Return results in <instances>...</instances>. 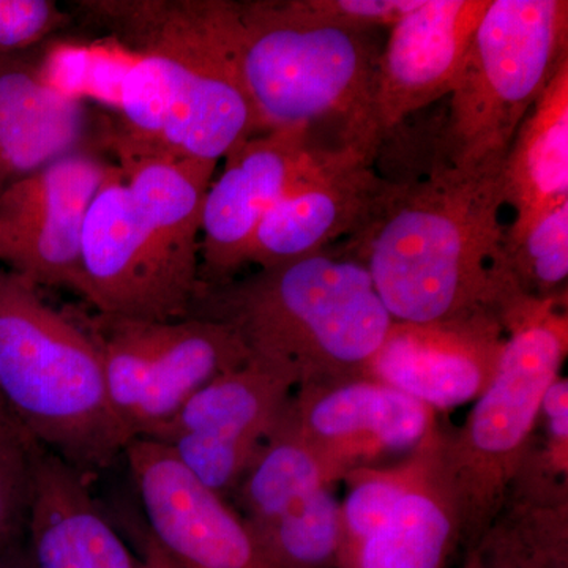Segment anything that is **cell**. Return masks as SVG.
<instances>
[{
	"label": "cell",
	"mask_w": 568,
	"mask_h": 568,
	"mask_svg": "<svg viewBox=\"0 0 568 568\" xmlns=\"http://www.w3.org/2000/svg\"><path fill=\"white\" fill-rule=\"evenodd\" d=\"M0 568H36L28 545L21 540L0 559Z\"/></svg>",
	"instance_id": "obj_31"
},
{
	"label": "cell",
	"mask_w": 568,
	"mask_h": 568,
	"mask_svg": "<svg viewBox=\"0 0 568 568\" xmlns=\"http://www.w3.org/2000/svg\"><path fill=\"white\" fill-rule=\"evenodd\" d=\"M297 387L286 369L250 357L201 388L166 425L141 439L170 447L201 485L231 496Z\"/></svg>",
	"instance_id": "obj_10"
},
{
	"label": "cell",
	"mask_w": 568,
	"mask_h": 568,
	"mask_svg": "<svg viewBox=\"0 0 568 568\" xmlns=\"http://www.w3.org/2000/svg\"><path fill=\"white\" fill-rule=\"evenodd\" d=\"M503 170H466L435 153L425 178L386 179L365 222L338 244L365 265L395 323L496 313Z\"/></svg>",
	"instance_id": "obj_2"
},
{
	"label": "cell",
	"mask_w": 568,
	"mask_h": 568,
	"mask_svg": "<svg viewBox=\"0 0 568 568\" xmlns=\"http://www.w3.org/2000/svg\"><path fill=\"white\" fill-rule=\"evenodd\" d=\"M142 559L140 560L141 568H170L168 567L166 560L160 555L159 549L153 547L151 540L144 538L142 540Z\"/></svg>",
	"instance_id": "obj_32"
},
{
	"label": "cell",
	"mask_w": 568,
	"mask_h": 568,
	"mask_svg": "<svg viewBox=\"0 0 568 568\" xmlns=\"http://www.w3.org/2000/svg\"><path fill=\"white\" fill-rule=\"evenodd\" d=\"M0 414H6L3 413L2 406H0Z\"/></svg>",
	"instance_id": "obj_33"
},
{
	"label": "cell",
	"mask_w": 568,
	"mask_h": 568,
	"mask_svg": "<svg viewBox=\"0 0 568 568\" xmlns=\"http://www.w3.org/2000/svg\"><path fill=\"white\" fill-rule=\"evenodd\" d=\"M104 144L119 162L85 215L77 293L106 315L189 317L204 197L219 163L152 151L119 130Z\"/></svg>",
	"instance_id": "obj_3"
},
{
	"label": "cell",
	"mask_w": 568,
	"mask_h": 568,
	"mask_svg": "<svg viewBox=\"0 0 568 568\" xmlns=\"http://www.w3.org/2000/svg\"><path fill=\"white\" fill-rule=\"evenodd\" d=\"M325 485L271 528L254 534L278 568H336L342 545V503Z\"/></svg>",
	"instance_id": "obj_24"
},
{
	"label": "cell",
	"mask_w": 568,
	"mask_h": 568,
	"mask_svg": "<svg viewBox=\"0 0 568 568\" xmlns=\"http://www.w3.org/2000/svg\"><path fill=\"white\" fill-rule=\"evenodd\" d=\"M540 418L545 422L544 444L537 446L547 465L552 470L568 474V381L558 376L548 387L540 407Z\"/></svg>",
	"instance_id": "obj_30"
},
{
	"label": "cell",
	"mask_w": 568,
	"mask_h": 568,
	"mask_svg": "<svg viewBox=\"0 0 568 568\" xmlns=\"http://www.w3.org/2000/svg\"><path fill=\"white\" fill-rule=\"evenodd\" d=\"M190 316L230 325L252 357L286 369L298 387L366 376L394 324L365 265L339 245L200 283Z\"/></svg>",
	"instance_id": "obj_4"
},
{
	"label": "cell",
	"mask_w": 568,
	"mask_h": 568,
	"mask_svg": "<svg viewBox=\"0 0 568 568\" xmlns=\"http://www.w3.org/2000/svg\"><path fill=\"white\" fill-rule=\"evenodd\" d=\"M503 189L515 220L568 203V61L519 123L504 160Z\"/></svg>",
	"instance_id": "obj_21"
},
{
	"label": "cell",
	"mask_w": 568,
	"mask_h": 568,
	"mask_svg": "<svg viewBox=\"0 0 568 568\" xmlns=\"http://www.w3.org/2000/svg\"><path fill=\"white\" fill-rule=\"evenodd\" d=\"M102 358L108 398L130 439L166 425L194 394L250 361L230 325L205 317H78Z\"/></svg>",
	"instance_id": "obj_9"
},
{
	"label": "cell",
	"mask_w": 568,
	"mask_h": 568,
	"mask_svg": "<svg viewBox=\"0 0 568 568\" xmlns=\"http://www.w3.org/2000/svg\"><path fill=\"white\" fill-rule=\"evenodd\" d=\"M91 145V111L80 97L52 85L20 55H0V194Z\"/></svg>",
	"instance_id": "obj_19"
},
{
	"label": "cell",
	"mask_w": 568,
	"mask_h": 568,
	"mask_svg": "<svg viewBox=\"0 0 568 568\" xmlns=\"http://www.w3.org/2000/svg\"><path fill=\"white\" fill-rule=\"evenodd\" d=\"M497 316L507 338L496 375L465 425L443 432V465L457 500L463 549L499 517L536 440L544 396L567 355L566 305L514 290L500 301Z\"/></svg>",
	"instance_id": "obj_7"
},
{
	"label": "cell",
	"mask_w": 568,
	"mask_h": 568,
	"mask_svg": "<svg viewBox=\"0 0 568 568\" xmlns=\"http://www.w3.org/2000/svg\"><path fill=\"white\" fill-rule=\"evenodd\" d=\"M463 549L457 500L443 465V429L405 495L368 538L336 568H447Z\"/></svg>",
	"instance_id": "obj_20"
},
{
	"label": "cell",
	"mask_w": 568,
	"mask_h": 568,
	"mask_svg": "<svg viewBox=\"0 0 568 568\" xmlns=\"http://www.w3.org/2000/svg\"><path fill=\"white\" fill-rule=\"evenodd\" d=\"M493 312L433 324H392L366 376L435 410L466 405L491 384L506 345Z\"/></svg>",
	"instance_id": "obj_15"
},
{
	"label": "cell",
	"mask_w": 568,
	"mask_h": 568,
	"mask_svg": "<svg viewBox=\"0 0 568 568\" xmlns=\"http://www.w3.org/2000/svg\"><path fill=\"white\" fill-rule=\"evenodd\" d=\"M111 168L84 149L9 186L0 194V263L37 287L78 291L82 227Z\"/></svg>",
	"instance_id": "obj_12"
},
{
	"label": "cell",
	"mask_w": 568,
	"mask_h": 568,
	"mask_svg": "<svg viewBox=\"0 0 568 568\" xmlns=\"http://www.w3.org/2000/svg\"><path fill=\"white\" fill-rule=\"evenodd\" d=\"M136 62L119 91L130 140L181 159L215 162L261 133L242 81L234 0H82Z\"/></svg>",
	"instance_id": "obj_1"
},
{
	"label": "cell",
	"mask_w": 568,
	"mask_h": 568,
	"mask_svg": "<svg viewBox=\"0 0 568 568\" xmlns=\"http://www.w3.org/2000/svg\"><path fill=\"white\" fill-rule=\"evenodd\" d=\"M302 9L317 20L345 28L376 31L392 28L424 0H298Z\"/></svg>",
	"instance_id": "obj_29"
},
{
	"label": "cell",
	"mask_w": 568,
	"mask_h": 568,
	"mask_svg": "<svg viewBox=\"0 0 568 568\" xmlns=\"http://www.w3.org/2000/svg\"><path fill=\"white\" fill-rule=\"evenodd\" d=\"M489 3L424 0L392 26L373 89V119L381 142L410 114L450 95Z\"/></svg>",
	"instance_id": "obj_16"
},
{
	"label": "cell",
	"mask_w": 568,
	"mask_h": 568,
	"mask_svg": "<svg viewBox=\"0 0 568 568\" xmlns=\"http://www.w3.org/2000/svg\"><path fill=\"white\" fill-rule=\"evenodd\" d=\"M26 530L36 568H141L93 500L88 478L39 446Z\"/></svg>",
	"instance_id": "obj_18"
},
{
	"label": "cell",
	"mask_w": 568,
	"mask_h": 568,
	"mask_svg": "<svg viewBox=\"0 0 568 568\" xmlns=\"http://www.w3.org/2000/svg\"><path fill=\"white\" fill-rule=\"evenodd\" d=\"M334 152L316 148L304 130H268L227 153L204 197L200 283L242 274L265 213Z\"/></svg>",
	"instance_id": "obj_13"
},
{
	"label": "cell",
	"mask_w": 568,
	"mask_h": 568,
	"mask_svg": "<svg viewBox=\"0 0 568 568\" xmlns=\"http://www.w3.org/2000/svg\"><path fill=\"white\" fill-rule=\"evenodd\" d=\"M325 485L334 484L286 409L234 489L235 510L254 534L261 532Z\"/></svg>",
	"instance_id": "obj_22"
},
{
	"label": "cell",
	"mask_w": 568,
	"mask_h": 568,
	"mask_svg": "<svg viewBox=\"0 0 568 568\" xmlns=\"http://www.w3.org/2000/svg\"><path fill=\"white\" fill-rule=\"evenodd\" d=\"M436 428L398 465L358 467L343 478L347 484V495L342 503L338 562L372 536L394 510L424 465Z\"/></svg>",
	"instance_id": "obj_25"
},
{
	"label": "cell",
	"mask_w": 568,
	"mask_h": 568,
	"mask_svg": "<svg viewBox=\"0 0 568 568\" xmlns=\"http://www.w3.org/2000/svg\"><path fill=\"white\" fill-rule=\"evenodd\" d=\"M462 568H551L504 514L484 536L463 549Z\"/></svg>",
	"instance_id": "obj_28"
},
{
	"label": "cell",
	"mask_w": 568,
	"mask_h": 568,
	"mask_svg": "<svg viewBox=\"0 0 568 568\" xmlns=\"http://www.w3.org/2000/svg\"><path fill=\"white\" fill-rule=\"evenodd\" d=\"M69 21L52 0H0V55L20 54Z\"/></svg>",
	"instance_id": "obj_27"
},
{
	"label": "cell",
	"mask_w": 568,
	"mask_h": 568,
	"mask_svg": "<svg viewBox=\"0 0 568 568\" xmlns=\"http://www.w3.org/2000/svg\"><path fill=\"white\" fill-rule=\"evenodd\" d=\"M0 406L32 443L88 480L132 440L112 410L88 331L7 267H0Z\"/></svg>",
	"instance_id": "obj_6"
},
{
	"label": "cell",
	"mask_w": 568,
	"mask_h": 568,
	"mask_svg": "<svg viewBox=\"0 0 568 568\" xmlns=\"http://www.w3.org/2000/svg\"><path fill=\"white\" fill-rule=\"evenodd\" d=\"M372 156L338 151L295 183L257 226L246 265L293 263L342 244L365 222L384 181Z\"/></svg>",
	"instance_id": "obj_17"
},
{
	"label": "cell",
	"mask_w": 568,
	"mask_h": 568,
	"mask_svg": "<svg viewBox=\"0 0 568 568\" xmlns=\"http://www.w3.org/2000/svg\"><path fill=\"white\" fill-rule=\"evenodd\" d=\"M148 534L170 568H278L226 497L201 485L159 440L125 447Z\"/></svg>",
	"instance_id": "obj_11"
},
{
	"label": "cell",
	"mask_w": 568,
	"mask_h": 568,
	"mask_svg": "<svg viewBox=\"0 0 568 568\" xmlns=\"http://www.w3.org/2000/svg\"><path fill=\"white\" fill-rule=\"evenodd\" d=\"M566 61V0H491L450 93L436 155L466 170L503 163L519 123Z\"/></svg>",
	"instance_id": "obj_8"
},
{
	"label": "cell",
	"mask_w": 568,
	"mask_h": 568,
	"mask_svg": "<svg viewBox=\"0 0 568 568\" xmlns=\"http://www.w3.org/2000/svg\"><path fill=\"white\" fill-rule=\"evenodd\" d=\"M497 260L521 293L567 305L568 203L504 230Z\"/></svg>",
	"instance_id": "obj_23"
},
{
	"label": "cell",
	"mask_w": 568,
	"mask_h": 568,
	"mask_svg": "<svg viewBox=\"0 0 568 568\" xmlns=\"http://www.w3.org/2000/svg\"><path fill=\"white\" fill-rule=\"evenodd\" d=\"M239 70L261 133L304 130L316 148L336 144L375 160L373 119L381 47L376 31L317 20L298 0L234 2Z\"/></svg>",
	"instance_id": "obj_5"
},
{
	"label": "cell",
	"mask_w": 568,
	"mask_h": 568,
	"mask_svg": "<svg viewBox=\"0 0 568 568\" xmlns=\"http://www.w3.org/2000/svg\"><path fill=\"white\" fill-rule=\"evenodd\" d=\"M291 422L331 484L377 459L414 450L436 428V410L369 376L298 387Z\"/></svg>",
	"instance_id": "obj_14"
},
{
	"label": "cell",
	"mask_w": 568,
	"mask_h": 568,
	"mask_svg": "<svg viewBox=\"0 0 568 568\" xmlns=\"http://www.w3.org/2000/svg\"><path fill=\"white\" fill-rule=\"evenodd\" d=\"M37 444L0 414V559L28 528Z\"/></svg>",
	"instance_id": "obj_26"
}]
</instances>
